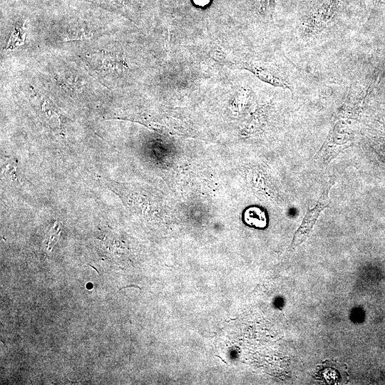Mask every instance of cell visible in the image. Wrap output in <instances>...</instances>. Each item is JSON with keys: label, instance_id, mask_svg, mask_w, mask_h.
<instances>
[{"label": "cell", "instance_id": "1", "mask_svg": "<svg viewBox=\"0 0 385 385\" xmlns=\"http://www.w3.org/2000/svg\"><path fill=\"white\" fill-rule=\"evenodd\" d=\"M339 0H316L300 24L303 37H312L324 31L334 19Z\"/></svg>", "mask_w": 385, "mask_h": 385}, {"label": "cell", "instance_id": "2", "mask_svg": "<svg viewBox=\"0 0 385 385\" xmlns=\"http://www.w3.org/2000/svg\"><path fill=\"white\" fill-rule=\"evenodd\" d=\"M379 75V71L376 70L368 78L353 82L336 117L351 120L357 119L367 96L377 83Z\"/></svg>", "mask_w": 385, "mask_h": 385}, {"label": "cell", "instance_id": "3", "mask_svg": "<svg viewBox=\"0 0 385 385\" xmlns=\"http://www.w3.org/2000/svg\"><path fill=\"white\" fill-rule=\"evenodd\" d=\"M332 124L326 141L314 158L329 162L340 151L348 148L353 139V135L348 125L347 119L338 118Z\"/></svg>", "mask_w": 385, "mask_h": 385}, {"label": "cell", "instance_id": "4", "mask_svg": "<svg viewBox=\"0 0 385 385\" xmlns=\"http://www.w3.org/2000/svg\"><path fill=\"white\" fill-rule=\"evenodd\" d=\"M334 183V181L329 180L323 188V191L319 197V199L316 205L309 209L300 225L299 227L297 230L289 251H292L295 249L298 245L302 244L309 236L312 230V228L316 223L322 211L326 208L329 202L330 198L329 197V191Z\"/></svg>", "mask_w": 385, "mask_h": 385}, {"label": "cell", "instance_id": "5", "mask_svg": "<svg viewBox=\"0 0 385 385\" xmlns=\"http://www.w3.org/2000/svg\"><path fill=\"white\" fill-rule=\"evenodd\" d=\"M366 3L369 5V16L366 24L375 22L385 12V0H365V4H366Z\"/></svg>", "mask_w": 385, "mask_h": 385}, {"label": "cell", "instance_id": "6", "mask_svg": "<svg viewBox=\"0 0 385 385\" xmlns=\"http://www.w3.org/2000/svg\"><path fill=\"white\" fill-rule=\"evenodd\" d=\"M382 80H383V90L385 91V69H384V74H383V76H382Z\"/></svg>", "mask_w": 385, "mask_h": 385}, {"label": "cell", "instance_id": "7", "mask_svg": "<svg viewBox=\"0 0 385 385\" xmlns=\"http://www.w3.org/2000/svg\"><path fill=\"white\" fill-rule=\"evenodd\" d=\"M360 3H361V4L363 6V7H364V9H365V10H366V11L365 0H360Z\"/></svg>", "mask_w": 385, "mask_h": 385}]
</instances>
